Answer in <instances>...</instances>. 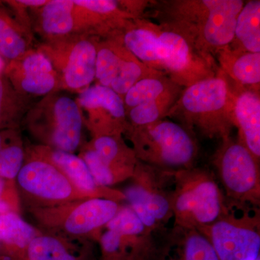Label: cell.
I'll use <instances>...</instances> for the list:
<instances>
[{
	"mask_svg": "<svg viewBox=\"0 0 260 260\" xmlns=\"http://www.w3.org/2000/svg\"><path fill=\"white\" fill-rule=\"evenodd\" d=\"M230 80L232 117L238 140L258 160L260 159L259 88L243 86Z\"/></svg>",
	"mask_w": 260,
	"mask_h": 260,
	"instance_id": "cell-14",
	"label": "cell"
},
{
	"mask_svg": "<svg viewBox=\"0 0 260 260\" xmlns=\"http://www.w3.org/2000/svg\"><path fill=\"white\" fill-rule=\"evenodd\" d=\"M3 74L24 96L43 98L60 91L59 78L52 64L37 49H30L18 59L8 61Z\"/></svg>",
	"mask_w": 260,
	"mask_h": 260,
	"instance_id": "cell-13",
	"label": "cell"
},
{
	"mask_svg": "<svg viewBox=\"0 0 260 260\" xmlns=\"http://www.w3.org/2000/svg\"><path fill=\"white\" fill-rule=\"evenodd\" d=\"M23 149L18 143L8 145L0 151V177L12 179L18 177L23 167Z\"/></svg>",
	"mask_w": 260,
	"mask_h": 260,
	"instance_id": "cell-29",
	"label": "cell"
},
{
	"mask_svg": "<svg viewBox=\"0 0 260 260\" xmlns=\"http://www.w3.org/2000/svg\"><path fill=\"white\" fill-rule=\"evenodd\" d=\"M82 159L86 164L89 172L97 185L107 186L112 185L116 182L112 173L102 164L93 149L90 148L87 150L83 153Z\"/></svg>",
	"mask_w": 260,
	"mask_h": 260,
	"instance_id": "cell-30",
	"label": "cell"
},
{
	"mask_svg": "<svg viewBox=\"0 0 260 260\" xmlns=\"http://www.w3.org/2000/svg\"><path fill=\"white\" fill-rule=\"evenodd\" d=\"M172 207L175 227L200 229L225 213L227 200L213 174L191 168L172 171Z\"/></svg>",
	"mask_w": 260,
	"mask_h": 260,
	"instance_id": "cell-4",
	"label": "cell"
},
{
	"mask_svg": "<svg viewBox=\"0 0 260 260\" xmlns=\"http://www.w3.org/2000/svg\"><path fill=\"white\" fill-rule=\"evenodd\" d=\"M5 189V181L4 179L0 177V215L10 213V205L6 200L3 199V196Z\"/></svg>",
	"mask_w": 260,
	"mask_h": 260,
	"instance_id": "cell-32",
	"label": "cell"
},
{
	"mask_svg": "<svg viewBox=\"0 0 260 260\" xmlns=\"http://www.w3.org/2000/svg\"><path fill=\"white\" fill-rule=\"evenodd\" d=\"M18 181L25 191L44 199H68L73 192L66 176L50 162L40 158L22 167Z\"/></svg>",
	"mask_w": 260,
	"mask_h": 260,
	"instance_id": "cell-15",
	"label": "cell"
},
{
	"mask_svg": "<svg viewBox=\"0 0 260 260\" xmlns=\"http://www.w3.org/2000/svg\"><path fill=\"white\" fill-rule=\"evenodd\" d=\"M175 229L174 233L182 248L181 260H220L209 239L198 229Z\"/></svg>",
	"mask_w": 260,
	"mask_h": 260,
	"instance_id": "cell-26",
	"label": "cell"
},
{
	"mask_svg": "<svg viewBox=\"0 0 260 260\" xmlns=\"http://www.w3.org/2000/svg\"><path fill=\"white\" fill-rule=\"evenodd\" d=\"M7 61L0 56V75L3 74L5 67H6Z\"/></svg>",
	"mask_w": 260,
	"mask_h": 260,
	"instance_id": "cell-33",
	"label": "cell"
},
{
	"mask_svg": "<svg viewBox=\"0 0 260 260\" xmlns=\"http://www.w3.org/2000/svg\"><path fill=\"white\" fill-rule=\"evenodd\" d=\"M183 89L182 87H177L156 100L126 111V119L129 125L144 126L165 119L168 112L179 99Z\"/></svg>",
	"mask_w": 260,
	"mask_h": 260,
	"instance_id": "cell-25",
	"label": "cell"
},
{
	"mask_svg": "<svg viewBox=\"0 0 260 260\" xmlns=\"http://www.w3.org/2000/svg\"><path fill=\"white\" fill-rule=\"evenodd\" d=\"M39 158L50 162L66 174L77 187L85 191H96L97 184L89 172L85 161L73 153L56 149L40 148L38 150Z\"/></svg>",
	"mask_w": 260,
	"mask_h": 260,
	"instance_id": "cell-22",
	"label": "cell"
},
{
	"mask_svg": "<svg viewBox=\"0 0 260 260\" xmlns=\"http://www.w3.org/2000/svg\"><path fill=\"white\" fill-rule=\"evenodd\" d=\"M34 32L23 25L14 13L0 2V56L7 62L32 49Z\"/></svg>",
	"mask_w": 260,
	"mask_h": 260,
	"instance_id": "cell-19",
	"label": "cell"
},
{
	"mask_svg": "<svg viewBox=\"0 0 260 260\" xmlns=\"http://www.w3.org/2000/svg\"><path fill=\"white\" fill-rule=\"evenodd\" d=\"M133 176L136 182L124 193L129 206L150 232L162 230L174 218L172 171L162 170L138 160Z\"/></svg>",
	"mask_w": 260,
	"mask_h": 260,
	"instance_id": "cell-8",
	"label": "cell"
},
{
	"mask_svg": "<svg viewBox=\"0 0 260 260\" xmlns=\"http://www.w3.org/2000/svg\"><path fill=\"white\" fill-rule=\"evenodd\" d=\"M213 162L229 203L259 206V160L245 146L232 137L222 140Z\"/></svg>",
	"mask_w": 260,
	"mask_h": 260,
	"instance_id": "cell-9",
	"label": "cell"
},
{
	"mask_svg": "<svg viewBox=\"0 0 260 260\" xmlns=\"http://www.w3.org/2000/svg\"><path fill=\"white\" fill-rule=\"evenodd\" d=\"M139 161L162 170L194 167L198 146L193 133L179 123L162 119L132 126L125 133Z\"/></svg>",
	"mask_w": 260,
	"mask_h": 260,
	"instance_id": "cell-3",
	"label": "cell"
},
{
	"mask_svg": "<svg viewBox=\"0 0 260 260\" xmlns=\"http://www.w3.org/2000/svg\"><path fill=\"white\" fill-rule=\"evenodd\" d=\"M32 100L18 93L5 75H0V130L15 129L34 105Z\"/></svg>",
	"mask_w": 260,
	"mask_h": 260,
	"instance_id": "cell-23",
	"label": "cell"
},
{
	"mask_svg": "<svg viewBox=\"0 0 260 260\" xmlns=\"http://www.w3.org/2000/svg\"><path fill=\"white\" fill-rule=\"evenodd\" d=\"M167 118L208 139L230 138L234 129L230 80L220 69L213 78L183 89Z\"/></svg>",
	"mask_w": 260,
	"mask_h": 260,
	"instance_id": "cell-2",
	"label": "cell"
},
{
	"mask_svg": "<svg viewBox=\"0 0 260 260\" xmlns=\"http://www.w3.org/2000/svg\"><path fill=\"white\" fill-rule=\"evenodd\" d=\"M229 47L236 50L260 53V1L245 2L238 14L234 39Z\"/></svg>",
	"mask_w": 260,
	"mask_h": 260,
	"instance_id": "cell-21",
	"label": "cell"
},
{
	"mask_svg": "<svg viewBox=\"0 0 260 260\" xmlns=\"http://www.w3.org/2000/svg\"><path fill=\"white\" fill-rule=\"evenodd\" d=\"M219 69L243 86L259 88L260 53L233 49L229 46L215 52Z\"/></svg>",
	"mask_w": 260,
	"mask_h": 260,
	"instance_id": "cell-18",
	"label": "cell"
},
{
	"mask_svg": "<svg viewBox=\"0 0 260 260\" xmlns=\"http://www.w3.org/2000/svg\"><path fill=\"white\" fill-rule=\"evenodd\" d=\"M101 39L88 36H71L42 42V52L58 75L60 90L79 93L95 81L97 46Z\"/></svg>",
	"mask_w": 260,
	"mask_h": 260,
	"instance_id": "cell-7",
	"label": "cell"
},
{
	"mask_svg": "<svg viewBox=\"0 0 260 260\" xmlns=\"http://www.w3.org/2000/svg\"><path fill=\"white\" fill-rule=\"evenodd\" d=\"M37 232L31 225L13 213L0 215V241L19 249L28 247Z\"/></svg>",
	"mask_w": 260,
	"mask_h": 260,
	"instance_id": "cell-27",
	"label": "cell"
},
{
	"mask_svg": "<svg viewBox=\"0 0 260 260\" xmlns=\"http://www.w3.org/2000/svg\"><path fill=\"white\" fill-rule=\"evenodd\" d=\"M242 0L151 1L149 16L155 23L177 31L199 50L215 56L234 39Z\"/></svg>",
	"mask_w": 260,
	"mask_h": 260,
	"instance_id": "cell-1",
	"label": "cell"
},
{
	"mask_svg": "<svg viewBox=\"0 0 260 260\" xmlns=\"http://www.w3.org/2000/svg\"><path fill=\"white\" fill-rule=\"evenodd\" d=\"M28 260H80L55 238L37 237L27 247Z\"/></svg>",
	"mask_w": 260,
	"mask_h": 260,
	"instance_id": "cell-28",
	"label": "cell"
},
{
	"mask_svg": "<svg viewBox=\"0 0 260 260\" xmlns=\"http://www.w3.org/2000/svg\"><path fill=\"white\" fill-rule=\"evenodd\" d=\"M174 260H175V259H174ZM177 260H181V259H177Z\"/></svg>",
	"mask_w": 260,
	"mask_h": 260,
	"instance_id": "cell-35",
	"label": "cell"
},
{
	"mask_svg": "<svg viewBox=\"0 0 260 260\" xmlns=\"http://www.w3.org/2000/svg\"><path fill=\"white\" fill-rule=\"evenodd\" d=\"M158 24L147 18L133 20L121 34L124 46L143 64L161 72L159 58Z\"/></svg>",
	"mask_w": 260,
	"mask_h": 260,
	"instance_id": "cell-16",
	"label": "cell"
},
{
	"mask_svg": "<svg viewBox=\"0 0 260 260\" xmlns=\"http://www.w3.org/2000/svg\"><path fill=\"white\" fill-rule=\"evenodd\" d=\"M91 148L112 173L116 181L133 177L138 160L133 149L126 144L121 135L94 138Z\"/></svg>",
	"mask_w": 260,
	"mask_h": 260,
	"instance_id": "cell-17",
	"label": "cell"
},
{
	"mask_svg": "<svg viewBox=\"0 0 260 260\" xmlns=\"http://www.w3.org/2000/svg\"><path fill=\"white\" fill-rule=\"evenodd\" d=\"M15 129L0 130V151L5 147L15 143Z\"/></svg>",
	"mask_w": 260,
	"mask_h": 260,
	"instance_id": "cell-31",
	"label": "cell"
},
{
	"mask_svg": "<svg viewBox=\"0 0 260 260\" xmlns=\"http://www.w3.org/2000/svg\"><path fill=\"white\" fill-rule=\"evenodd\" d=\"M76 102L84 123L94 138L125 134L129 127L123 98L112 89L94 84L78 93Z\"/></svg>",
	"mask_w": 260,
	"mask_h": 260,
	"instance_id": "cell-12",
	"label": "cell"
},
{
	"mask_svg": "<svg viewBox=\"0 0 260 260\" xmlns=\"http://www.w3.org/2000/svg\"><path fill=\"white\" fill-rule=\"evenodd\" d=\"M227 211L214 223L198 229L209 239L220 260L259 258V213L254 207L227 203Z\"/></svg>",
	"mask_w": 260,
	"mask_h": 260,
	"instance_id": "cell-6",
	"label": "cell"
},
{
	"mask_svg": "<svg viewBox=\"0 0 260 260\" xmlns=\"http://www.w3.org/2000/svg\"><path fill=\"white\" fill-rule=\"evenodd\" d=\"M161 75L165 74L148 68L126 49L121 34L98 43L96 84L112 89L121 97L140 80Z\"/></svg>",
	"mask_w": 260,
	"mask_h": 260,
	"instance_id": "cell-11",
	"label": "cell"
},
{
	"mask_svg": "<svg viewBox=\"0 0 260 260\" xmlns=\"http://www.w3.org/2000/svg\"><path fill=\"white\" fill-rule=\"evenodd\" d=\"M23 121L53 149L73 153L79 146L83 125L80 108L75 99L59 91L34 103Z\"/></svg>",
	"mask_w": 260,
	"mask_h": 260,
	"instance_id": "cell-5",
	"label": "cell"
},
{
	"mask_svg": "<svg viewBox=\"0 0 260 260\" xmlns=\"http://www.w3.org/2000/svg\"><path fill=\"white\" fill-rule=\"evenodd\" d=\"M158 25L161 72L174 83L187 88L217 75L219 68L215 56L199 50L179 32Z\"/></svg>",
	"mask_w": 260,
	"mask_h": 260,
	"instance_id": "cell-10",
	"label": "cell"
},
{
	"mask_svg": "<svg viewBox=\"0 0 260 260\" xmlns=\"http://www.w3.org/2000/svg\"><path fill=\"white\" fill-rule=\"evenodd\" d=\"M256 260H260V259H259H259H256Z\"/></svg>",
	"mask_w": 260,
	"mask_h": 260,
	"instance_id": "cell-34",
	"label": "cell"
},
{
	"mask_svg": "<svg viewBox=\"0 0 260 260\" xmlns=\"http://www.w3.org/2000/svg\"><path fill=\"white\" fill-rule=\"evenodd\" d=\"M119 210V205L112 200L94 198L88 200L70 214L65 221V229L73 234H86L107 225Z\"/></svg>",
	"mask_w": 260,
	"mask_h": 260,
	"instance_id": "cell-20",
	"label": "cell"
},
{
	"mask_svg": "<svg viewBox=\"0 0 260 260\" xmlns=\"http://www.w3.org/2000/svg\"><path fill=\"white\" fill-rule=\"evenodd\" d=\"M179 86L165 75L140 80L123 97L125 111L156 100Z\"/></svg>",
	"mask_w": 260,
	"mask_h": 260,
	"instance_id": "cell-24",
	"label": "cell"
}]
</instances>
